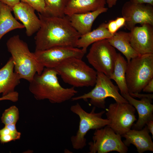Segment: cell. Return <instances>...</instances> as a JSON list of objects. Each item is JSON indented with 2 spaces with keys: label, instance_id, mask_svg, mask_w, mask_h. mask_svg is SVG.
Returning <instances> with one entry per match:
<instances>
[{
  "label": "cell",
  "instance_id": "obj_1",
  "mask_svg": "<svg viewBox=\"0 0 153 153\" xmlns=\"http://www.w3.org/2000/svg\"><path fill=\"white\" fill-rule=\"evenodd\" d=\"M38 15L41 26L35 37V51L56 46L76 47L81 35L72 26L67 16L56 17L38 12Z\"/></svg>",
  "mask_w": 153,
  "mask_h": 153
},
{
  "label": "cell",
  "instance_id": "obj_2",
  "mask_svg": "<svg viewBox=\"0 0 153 153\" xmlns=\"http://www.w3.org/2000/svg\"><path fill=\"white\" fill-rule=\"evenodd\" d=\"M58 75L54 68L46 67L41 74H35L29 82V89L36 100L47 99L52 103H61L74 97L78 91L74 87H62Z\"/></svg>",
  "mask_w": 153,
  "mask_h": 153
},
{
  "label": "cell",
  "instance_id": "obj_3",
  "mask_svg": "<svg viewBox=\"0 0 153 153\" xmlns=\"http://www.w3.org/2000/svg\"><path fill=\"white\" fill-rule=\"evenodd\" d=\"M6 44L11 55L14 71L21 79L29 82L36 73H41L44 67L37 61L34 53L30 51L27 43L21 39L19 35L10 37Z\"/></svg>",
  "mask_w": 153,
  "mask_h": 153
},
{
  "label": "cell",
  "instance_id": "obj_4",
  "mask_svg": "<svg viewBox=\"0 0 153 153\" xmlns=\"http://www.w3.org/2000/svg\"><path fill=\"white\" fill-rule=\"evenodd\" d=\"M63 81L74 87L93 86L95 84L97 72L82 59H67L54 68Z\"/></svg>",
  "mask_w": 153,
  "mask_h": 153
},
{
  "label": "cell",
  "instance_id": "obj_5",
  "mask_svg": "<svg viewBox=\"0 0 153 153\" xmlns=\"http://www.w3.org/2000/svg\"><path fill=\"white\" fill-rule=\"evenodd\" d=\"M153 78V54L139 55L127 62L126 79L131 95L140 93Z\"/></svg>",
  "mask_w": 153,
  "mask_h": 153
},
{
  "label": "cell",
  "instance_id": "obj_6",
  "mask_svg": "<svg viewBox=\"0 0 153 153\" xmlns=\"http://www.w3.org/2000/svg\"><path fill=\"white\" fill-rule=\"evenodd\" d=\"M95 109L96 107L94 106L91 112H88L78 103L71 106V111L78 115L80 119L78 129L76 134L71 137L72 145L74 149H82L86 145L85 137L89 130L101 128L109 125L110 121L102 117L105 111L103 110L96 112Z\"/></svg>",
  "mask_w": 153,
  "mask_h": 153
},
{
  "label": "cell",
  "instance_id": "obj_7",
  "mask_svg": "<svg viewBox=\"0 0 153 153\" xmlns=\"http://www.w3.org/2000/svg\"><path fill=\"white\" fill-rule=\"evenodd\" d=\"M111 79L104 74L97 72V77L94 88L89 92L71 99L72 101L82 99L90 103L94 107L103 109L105 108V99L111 97L116 102L128 103L119 92V89L115 85Z\"/></svg>",
  "mask_w": 153,
  "mask_h": 153
},
{
  "label": "cell",
  "instance_id": "obj_8",
  "mask_svg": "<svg viewBox=\"0 0 153 153\" xmlns=\"http://www.w3.org/2000/svg\"><path fill=\"white\" fill-rule=\"evenodd\" d=\"M117 54L107 39H104L92 44L86 58L97 72L110 78L113 71Z\"/></svg>",
  "mask_w": 153,
  "mask_h": 153
},
{
  "label": "cell",
  "instance_id": "obj_9",
  "mask_svg": "<svg viewBox=\"0 0 153 153\" xmlns=\"http://www.w3.org/2000/svg\"><path fill=\"white\" fill-rule=\"evenodd\" d=\"M121 136L108 126L95 129L92 141L88 143L89 153H107L115 151L126 153L128 148L122 140Z\"/></svg>",
  "mask_w": 153,
  "mask_h": 153
},
{
  "label": "cell",
  "instance_id": "obj_10",
  "mask_svg": "<svg viewBox=\"0 0 153 153\" xmlns=\"http://www.w3.org/2000/svg\"><path fill=\"white\" fill-rule=\"evenodd\" d=\"M106 110L107 119L110 121L108 126L121 136L131 129L137 120L136 109L128 102L111 103Z\"/></svg>",
  "mask_w": 153,
  "mask_h": 153
},
{
  "label": "cell",
  "instance_id": "obj_11",
  "mask_svg": "<svg viewBox=\"0 0 153 153\" xmlns=\"http://www.w3.org/2000/svg\"><path fill=\"white\" fill-rule=\"evenodd\" d=\"M37 61L44 67L54 68L65 60L71 58L82 59L85 53L76 47L59 46L33 52Z\"/></svg>",
  "mask_w": 153,
  "mask_h": 153
},
{
  "label": "cell",
  "instance_id": "obj_12",
  "mask_svg": "<svg viewBox=\"0 0 153 153\" xmlns=\"http://www.w3.org/2000/svg\"><path fill=\"white\" fill-rule=\"evenodd\" d=\"M148 4L125 2L122 9V16L125 20V26L131 31L137 24L153 26V7Z\"/></svg>",
  "mask_w": 153,
  "mask_h": 153
},
{
  "label": "cell",
  "instance_id": "obj_13",
  "mask_svg": "<svg viewBox=\"0 0 153 153\" xmlns=\"http://www.w3.org/2000/svg\"><path fill=\"white\" fill-rule=\"evenodd\" d=\"M130 33L131 45L137 52L139 55L153 54V26H135Z\"/></svg>",
  "mask_w": 153,
  "mask_h": 153
},
{
  "label": "cell",
  "instance_id": "obj_14",
  "mask_svg": "<svg viewBox=\"0 0 153 153\" xmlns=\"http://www.w3.org/2000/svg\"><path fill=\"white\" fill-rule=\"evenodd\" d=\"M12 9L15 18L20 21L26 28L27 36H31L38 31L40 27L41 22L35 14L34 8L27 3L20 1Z\"/></svg>",
  "mask_w": 153,
  "mask_h": 153
},
{
  "label": "cell",
  "instance_id": "obj_15",
  "mask_svg": "<svg viewBox=\"0 0 153 153\" xmlns=\"http://www.w3.org/2000/svg\"><path fill=\"white\" fill-rule=\"evenodd\" d=\"M122 96L134 107L138 112V120L136 123L133 125V129L141 130L148 122L153 120V98L145 97L138 100L131 97L129 94Z\"/></svg>",
  "mask_w": 153,
  "mask_h": 153
},
{
  "label": "cell",
  "instance_id": "obj_16",
  "mask_svg": "<svg viewBox=\"0 0 153 153\" xmlns=\"http://www.w3.org/2000/svg\"><path fill=\"white\" fill-rule=\"evenodd\" d=\"M149 133L146 125L141 130L131 129L121 136L125 138L123 142L127 146L133 144L139 153H143L153 151V143Z\"/></svg>",
  "mask_w": 153,
  "mask_h": 153
},
{
  "label": "cell",
  "instance_id": "obj_17",
  "mask_svg": "<svg viewBox=\"0 0 153 153\" xmlns=\"http://www.w3.org/2000/svg\"><path fill=\"white\" fill-rule=\"evenodd\" d=\"M108 10V8L105 7L93 11L74 14L67 16L72 26L82 35L91 31L93 22L96 19Z\"/></svg>",
  "mask_w": 153,
  "mask_h": 153
},
{
  "label": "cell",
  "instance_id": "obj_18",
  "mask_svg": "<svg viewBox=\"0 0 153 153\" xmlns=\"http://www.w3.org/2000/svg\"><path fill=\"white\" fill-rule=\"evenodd\" d=\"M19 75L14 71V64L11 57L6 63L0 69V94L2 96L15 91L20 83Z\"/></svg>",
  "mask_w": 153,
  "mask_h": 153
},
{
  "label": "cell",
  "instance_id": "obj_19",
  "mask_svg": "<svg viewBox=\"0 0 153 153\" xmlns=\"http://www.w3.org/2000/svg\"><path fill=\"white\" fill-rule=\"evenodd\" d=\"M110 44L121 52L126 57L127 62L139 54L132 47L130 43V33L120 31L107 39Z\"/></svg>",
  "mask_w": 153,
  "mask_h": 153
},
{
  "label": "cell",
  "instance_id": "obj_20",
  "mask_svg": "<svg viewBox=\"0 0 153 153\" xmlns=\"http://www.w3.org/2000/svg\"><path fill=\"white\" fill-rule=\"evenodd\" d=\"M106 0H68L65 10V15L86 13L105 7Z\"/></svg>",
  "mask_w": 153,
  "mask_h": 153
},
{
  "label": "cell",
  "instance_id": "obj_21",
  "mask_svg": "<svg viewBox=\"0 0 153 153\" xmlns=\"http://www.w3.org/2000/svg\"><path fill=\"white\" fill-rule=\"evenodd\" d=\"M114 34L108 31L107 23H103L96 29L81 35L77 42L76 47L81 48L85 54L90 45L97 41L110 38Z\"/></svg>",
  "mask_w": 153,
  "mask_h": 153
},
{
  "label": "cell",
  "instance_id": "obj_22",
  "mask_svg": "<svg viewBox=\"0 0 153 153\" xmlns=\"http://www.w3.org/2000/svg\"><path fill=\"white\" fill-rule=\"evenodd\" d=\"M12 8L0 1V40L9 31L17 29L25 28L13 16Z\"/></svg>",
  "mask_w": 153,
  "mask_h": 153
},
{
  "label": "cell",
  "instance_id": "obj_23",
  "mask_svg": "<svg viewBox=\"0 0 153 153\" xmlns=\"http://www.w3.org/2000/svg\"><path fill=\"white\" fill-rule=\"evenodd\" d=\"M127 65V61L121 54L118 53L113 71L109 78L116 83L122 95L129 94L126 79Z\"/></svg>",
  "mask_w": 153,
  "mask_h": 153
},
{
  "label": "cell",
  "instance_id": "obj_24",
  "mask_svg": "<svg viewBox=\"0 0 153 153\" xmlns=\"http://www.w3.org/2000/svg\"><path fill=\"white\" fill-rule=\"evenodd\" d=\"M45 12L46 15L63 17L65 15V10L68 0H44Z\"/></svg>",
  "mask_w": 153,
  "mask_h": 153
},
{
  "label": "cell",
  "instance_id": "obj_25",
  "mask_svg": "<svg viewBox=\"0 0 153 153\" xmlns=\"http://www.w3.org/2000/svg\"><path fill=\"white\" fill-rule=\"evenodd\" d=\"M19 118V109L16 106L13 105L4 110L1 117V120L5 125L16 124Z\"/></svg>",
  "mask_w": 153,
  "mask_h": 153
},
{
  "label": "cell",
  "instance_id": "obj_26",
  "mask_svg": "<svg viewBox=\"0 0 153 153\" xmlns=\"http://www.w3.org/2000/svg\"><path fill=\"white\" fill-rule=\"evenodd\" d=\"M21 1L27 3L38 13L44 14L45 12V3L44 0H20Z\"/></svg>",
  "mask_w": 153,
  "mask_h": 153
},
{
  "label": "cell",
  "instance_id": "obj_27",
  "mask_svg": "<svg viewBox=\"0 0 153 153\" xmlns=\"http://www.w3.org/2000/svg\"><path fill=\"white\" fill-rule=\"evenodd\" d=\"M20 134H8L0 136V141L1 143H6L19 139L21 137Z\"/></svg>",
  "mask_w": 153,
  "mask_h": 153
},
{
  "label": "cell",
  "instance_id": "obj_28",
  "mask_svg": "<svg viewBox=\"0 0 153 153\" xmlns=\"http://www.w3.org/2000/svg\"><path fill=\"white\" fill-rule=\"evenodd\" d=\"M107 24V28L108 31L111 33L114 34L118 30L115 20H110Z\"/></svg>",
  "mask_w": 153,
  "mask_h": 153
},
{
  "label": "cell",
  "instance_id": "obj_29",
  "mask_svg": "<svg viewBox=\"0 0 153 153\" xmlns=\"http://www.w3.org/2000/svg\"><path fill=\"white\" fill-rule=\"evenodd\" d=\"M143 92L148 93L153 92V78L151 79L143 89Z\"/></svg>",
  "mask_w": 153,
  "mask_h": 153
},
{
  "label": "cell",
  "instance_id": "obj_30",
  "mask_svg": "<svg viewBox=\"0 0 153 153\" xmlns=\"http://www.w3.org/2000/svg\"><path fill=\"white\" fill-rule=\"evenodd\" d=\"M0 1L8 5L12 8L19 3L20 0H0Z\"/></svg>",
  "mask_w": 153,
  "mask_h": 153
},
{
  "label": "cell",
  "instance_id": "obj_31",
  "mask_svg": "<svg viewBox=\"0 0 153 153\" xmlns=\"http://www.w3.org/2000/svg\"><path fill=\"white\" fill-rule=\"evenodd\" d=\"M10 134H20L21 133L19 132L17 133L12 132L5 126L3 128L0 129V136Z\"/></svg>",
  "mask_w": 153,
  "mask_h": 153
},
{
  "label": "cell",
  "instance_id": "obj_32",
  "mask_svg": "<svg viewBox=\"0 0 153 153\" xmlns=\"http://www.w3.org/2000/svg\"><path fill=\"white\" fill-rule=\"evenodd\" d=\"M130 95L133 97H137L140 99L145 97L153 98V95L152 94H141L140 93H138L132 94Z\"/></svg>",
  "mask_w": 153,
  "mask_h": 153
},
{
  "label": "cell",
  "instance_id": "obj_33",
  "mask_svg": "<svg viewBox=\"0 0 153 153\" xmlns=\"http://www.w3.org/2000/svg\"><path fill=\"white\" fill-rule=\"evenodd\" d=\"M115 20L119 29L124 26L125 23V20L123 17H117Z\"/></svg>",
  "mask_w": 153,
  "mask_h": 153
},
{
  "label": "cell",
  "instance_id": "obj_34",
  "mask_svg": "<svg viewBox=\"0 0 153 153\" xmlns=\"http://www.w3.org/2000/svg\"><path fill=\"white\" fill-rule=\"evenodd\" d=\"M129 1L134 3L148 4L153 6V0H129Z\"/></svg>",
  "mask_w": 153,
  "mask_h": 153
},
{
  "label": "cell",
  "instance_id": "obj_35",
  "mask_svg": "<svg viewBox=\"0 0 153 153\" xmlns=\"http://www.w3.org/2000/svg\"><path fill=\"white\" fill-rule=\"evenodd\" d=\"M15 124H12L5 125V126L7 127L11 132L14 133H18L19 132L17 130Z\"/></svg>",
  "mask_w": 153,
  "mask_h": 153
},
{
  "label": "cell",
  "instance_id": "obj_36",
  "mask_svg": "<svg viewBox=\"0 0 153 153\" xmlns=\"http://www.w3.org/2000/svg\"><path fill=\"white\" fill-rule=\"evenodd\" d=\"M147 128L150 132L152 135V138H153V120L148 122L146 124Z\"/></svg>",
  "mask_w": 153,
  "mask_h": 153
},
{
  "label": "cell",
  "instance_id": "obj_37",
  "mask_svg": "<svg viewBox=\"0 0 153 153\" xmlns=\"http://www.w3.org/2000/svg\"><path fill=\"white\" fill-rule=\"evenodd\" d=\"M117 0H106V3L108 5V7L109 8L112 7L115 5Z\"/></svg>",
  "mask_w": 153,
  "mask_h": 153
},
{
  "label": "cell",
  "instance_id": "obj_38",
  "mask_svg": "<svg viewBox=\"0 0 153 153\" xmlns=\"http://www.w3.org/2000/svg\"><path fill=\"white\" fill-rule=\"evenodd\" d=\"M10 96L9 94L3 96L2 97H0V101L4 100H9L10 99Z\"/></svg>",
  "mask_w": 153,
  "mask_h": 153
},
{
  "label": "cell",
  "instance_id": "obj_39",
  "mask_svg": "<svg viewBox=\"0 0 153 153\" xmlns=\"http://www.w3.org/2000/svg\"></svg>",
  "mask_w": 153,
  "mask_h": 153
}]
</instances>
